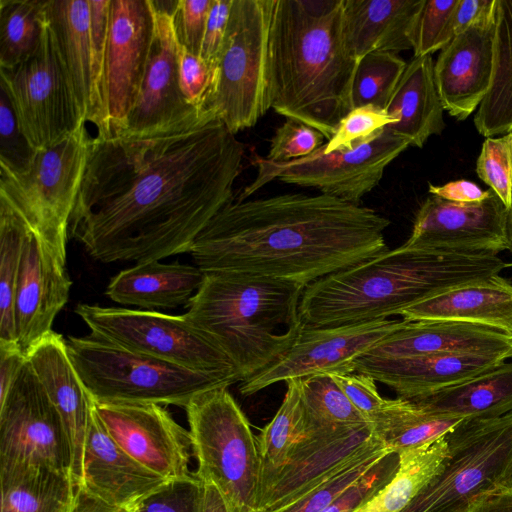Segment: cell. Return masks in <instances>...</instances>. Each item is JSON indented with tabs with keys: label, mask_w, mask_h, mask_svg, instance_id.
I'll return each mask as SVG.
<instances>
[{
	"label": "cell",
	"mask_w": 512,
	"mask_h": 512,
	"mask_svg": "<svg viewBox=\"0 0 512 512\" xmlns=\"http://www.w3.org/2000/svg\"><path fill=\"white\" fill-rule=\"evenodd\" d=\"M44 11L79 121L92 123L97 136H110L93 76L89 0H45Z\"/></svg>",
	"instance_id": "cell-21"
},
{
	"label": "cell",
	"mask_w": 512,
	"mask_h": 512,
	"mask_svg": "<svg viewBox=\"0 0 512 512\" xmlns=\"http://www.w3.org/2000/svg\"><path fill=\"white\" fill-rule=\"evenodd\" d=\"M44 6L45 0H0V69H12L37 51Z\"/></svg>",
	"instance_id": "cell-39"
},
{
	"label": "cell",
	"mask_w": 512,
	"mask_h": 512,
	"mask_svg": "<svg viewBox=\"0 0 512 512\" xmlns=\"http://www.w3.org/2000/svg\"><path fill=\"white\" fill-rule=\"evenodd\" d=\"M463 353L512 358V335L484 325L451 320L408 321L365 355L382 358Z\"/></svg>",
	"instance_id": "cell-26"
},
{
	"label": "cell",
	"mask_w": 512,
	"mask_h": 512,
	"mask_svg": "<svg viewBox=\"0 0 512 512\" xmlns=\"http://www.w3.org/2000/svg\"><path fill=\"white\" fill-rule=\"evenodd\" d=\"M404 319H384L327 328H303L292 346L275 362L240 382L250 396L268 386L311 375L355 372V362L377 343L399 329Z\"/></svg>",
	"instance_id": "cell-15"
},
{
	"label": "cell",
	"mask_w": 512,
	"mask_h": 512,
	"mask_svg": "<svg viewBox=\"0 0 512 512\" xmlns=\"http://www.w3.org/2000/svg\"><path fill=\"white\" fill-rule=\"evenodd\" d=\"M429 193L451 202L476 203L486 199L491 194V189L482 190L475 183L461 179L440 186L430 184Z\"/></svg>",
	"instance_id": "cell-56"
},
{
	"label": "cell",
	"mask_w": 512,
	"mask_h": 512,
	"mask_svg": "<svg viewBox=\"0 0 512 512\" xmlns=\"http://www.w3.org/2000/svg\"><path fill=\"white\" fill-rule=\"evenodd\" d=\"M394 123V119L385 109L372 105L353 108L339 122L333 136L325 143L326 153L353 147L355 143L366 140L386 126Z\"/></svg>",
	"instance_id": "cell-46"
},
{
	"label": "cell",
	"mask_w": 512,
	"mask_h": 512,
	"mask_svg": "<svg viewBox=\"0 0 512 512\" xmlns=\"http://www.w3.org/2000/svg\"><path fill=\"white\" fill-rule=\"evenodd\" d=\"M385 110L394 119L386 126L421 148L445 128L442 105L434 78L432 56L413 57L404 70Z\"/></svg>",
	"instance_id": "cell-31"
},
{
	"label": "cell",
	"mask_w": 512,
	"mask_h": 512,
	"mask_svg": "<svg viewBox=\"0 0 512 512\" xmlns=\"http://www.w3.org/2000/svg\"><path fill=\"white\" fill-rule=\"evenodd\" d=\"M445 435L398 453L392 479L354 512H401L442 471L447 457Z\"/></svg>",
	"instance_id": "cell-35"
},
{
	"label": "cell",
	"mask_w": 512,
	"mask_h": 512,
	"mask_svg": "<svg viewBox=\"0 0 512 512\" xmlns=\"http://www.w3.org/2000/svg\"><path fill=\"white\" fill-rule=\"evenodd\" d=\"M231 7L232 0H213L208 15L200 57L213 73L224 43Z\"/></svg>",
	"instance_id": "cell-53"
},
{
	"label": "cell",
	"mask_w": 512,
	"mask_h": 512,
	"mask_svg": "<svg viewBox=\"0 0 512 512\" xmlns=\"http://www.w3.org/2000/svg\"><path fill=\"white\" fill-rule=\"evenodd\" d=\"M86 123L56 144L39 149L24 172L0 168V200L66 262L71 217L89 160Z\"/></svg>",
	"instance_id": "cell-8"
},
{
	"label": "cell",
	"mask_w": 512,
	"mask_h": 512,
	"mask_svg": "<svg viewBox=\"0 0 512 512\" xmlns=\"http://www.w3.org/2000/svg\"><path fill=\"white\" fill-rule=\"evenodd\" d=\"M167 481L126 453L109 435L93 408L79 487L102 501L130 510Z\"/></svg>",
	"instance_id": "cell-24"
},
{
	"label": "cell",
	"mask_w": 512,
	"mask_h": 512,
	"mask_svg": "<svg viewBox=\"0 0 512 512\" xmlns=\"http://www.w3.org/2000/svg\"><path fill=\"white\" fill-rule=\"evenodd\" d=\"M399 464L396 453L383 457L369 472L348 487L323 512H354L394 476Z\"/></svg>",
	"instance_id": "cell-49"
},
{
	"label": "cell",
	"mask_w": 512,
	"mask_h": 512,
	"mask_svg": "<svg viewBox=\"0 0 512 512\" xmlns=\"http://www.w3.org/2000/svg\"><path fill=\"white\" fill-rule=\"evenodd\" d=\"M35 151L18 125L6 92L0 87V168L24 172Z\"/></svg>",
	"instance_id": "cell-48"
},
{
	"label": "cell",
	"mask_w": 512,
	"mask_h": 512,
	"mask_svg": "<svg viewBox=\"0 0 512 512\" xmlns=\"http://www.w3.org/2000/svg\"><path fill=\"white\" fill-rule=\"evenodd\" d=\"M27 362L17 343H0V401L9 393Z\"/></svg>",
	"instance_id": "cell-55"
},
{
	"label": "cell",
	"mask_w": 512,
	"mask_h": 512,
	"mask_svg": "<svg viewBox=\"0 0 512 512\" xmlns=\"http://www.w3.org/2000/svg\"><path fill=\"white\" fill-rule=\"evenodd\" d=\"M28 232L25 222L0 200V343H17L15 297Z\"/></svg>",
	"instance_id": "cell-40"
},
{
	"label": "cell",
	"mask_w": 512,
	"mask_h": 512,
	"mask_svg": "<svg viewBox=\"0 0 512 512\" xmlns=\"http://www.w3.org/2000/svg\"><path fill=\"white\" fill-rule=\"evenodd\" d=\"M498 255L387 251L305 287L303 328H327L388 319L447 289L499 274Z\"/></svg>",
	"instance_id": "cell-4"
},
{
	"label": "cell",
	"mask_w": 512,
	"mask_h": 512,
	"mask_svg": "<svg viewBox=\"0 0 512 512\" xmlns=\"http://www.w3.org/2000/svg\"><path fill=\"white\" fill-rule=\"evenodd\" d=\"M507 208L491 190L481 202L456 203L429 196L419 207L411 234L401 247L459 254L507 250Z\"/></svg>",
	"instance_id": "cell-17"
},
{
	"label": "cell",
	"mask_w": 512,
	"mask_h": 512,
	"mask_svg": "<svg viewBox=\"0 0 512 512\" xmlns=\"http://www.w3.org/2000/svg\"><path fill=\"white\" fill-rule=\"evenodd\" d=\"M509 266H512V263H511V264H509Z\"/></svg>",
	"instance_id": "cell-61"
},
{
	"label": "cell",
	"mask_w": 512,
	"mask_h": 512,
	"mask_svg": "<svg viewBox=\"0 0 512 512\" xmlns=\"http://www.w3.org/2000/svg\"><path fill=\"white\" fill-rule=\"evenodd\" d=\"M204 272L197 266L152 260L116 274L105 294L112 301L155 311L187 306L200 288Z\"/></svg>",
	"instance_id": "cell-29"
},
{
	"label": "cell",
	"mask_w": 512,
	"mask_h": 512,
	"mask_svg": "<svg viewBox=\"0 0 512 512\" xmlns=\"http://www.w3.org/2000/svg\"><path fill=\"white\" fill-rule=\"evenodd\" d=\"M0 75V87L34 150L56 144L83 123L78 119L46 18L37 51L12 69H0Z\"/></svg>",
	"instance_id": "cell-13"
},
{
	"label": "cell",
	"mask_w": 512,
	"mask_h": 512,
	"mask_svg": "<svg viewBox=\"0 0 512 512\" xmlns=\"http://www.w3.org/2000/svg\"><path fill=\"white\" fill-rule=\"evenodd\" d=\"M283 401L272 420L257 436L262 458V475L282 468L310 436L300 379L286 382Z\"/></svg>",
	"instance_id": "cell-37"
},
{
	"label": "cell",
	"mask_w": 512,
	"mask_h": 512,
	"mask_svg": "<svg viewBox=\"0 0 512 512\" xmlns=\"http://www.w3.org/2000/svg\"><path fill=\"white\" fill-rule=\"evenodd\" d=\"M94 408L109 435L141 465L166 480L192 474L189 431L162 405L94 402Z\"/></svg>",
	"instance_id": "cell-18"
},
{
	"label": "cell",
	"mask_w": 512,
	"mask_h": 512,
	"mask_svg": "<svg viewBox=\"0 0 512 512\" xmlns=\"http://www.w3.org/2000/svg\"><path fill=\"white\" fill-rule=\"evenodd\" d=\"M27 361L59 414L71 450V475L79 486L93 400L69 357L66 339L51 332L27 353Z\"/></svg>",
	"instance_id": "cell-23"
},
{
	"label": "cell",
	"mask_w": 512,
	"mask_h": 512,
	"mask_svg": "<svg viewBox=\"0 0 512 512\" xmlns=\"http://www.w3.org/2000/svg\"><path fill=\"white\" fill-rule=\"evenodd\" d=\"M202 482L200 512H231L220 490L211 482Z\"/></svg>",
	"instance_id": "cell-59"
},
{
	"label": "cell",
	"mask_w": 512,
	"mask_h": 512,
	"mask_svg": "<svg viewBox=\"0 0 512 512\" xmlns=\"http://www.w3.org/2000/svg\"><path fill=\"white\" fill-rule=\"evenodd\" d=\"M244 154L210 108L153 132L93 137L69 231L103 263L189 253L234 199Z\"/></svg>",
	"instance_id": "cell-1"
},
{
	"label": "cell",
	"mask_w": 512,
	"mask_h": 512,
	"mask_svg": "<svg viewBox=\"0 0 512 512\" xmlns=\"http://www.w3.org/2000/svg\"><path fill=\"white\" fill-rule=\"evenodd\" d=\"M213 0H178L174 22L179 43L200 57Z\"/></svg>",
	"instance_id": "cell-51"
},
{
	"label": "cell",
	"mask_w": 512,
	"mask_h": 512,
	"mask_svg": "<svg viewBox=\"0 0 512 512\" xmlns=\"http://www.w3.org/2000/svg\"><path fill=\"white\" fill-rule=\"evenodd\" d=\"M473 121L486 138L512 132V0H497L493 79Z\"/></svg>",
	"instance_id": "cell-34"
},
{
	"label": "cell",
	"mask_w": 512,
	"mask_h": 512,
	"mask_svg": "<svg viewBox=\"0 0 512 512\" xmlns=\"http://www.w3.org/2000/svg\"><path fill=\"white\" fill-rule=\"evenodd\" d=\"M412 401L432 413L464 419L503 416L512 412V362Z\"/></svg>",
	"instance_id": "cell-32"
},
{
	"label": "cell",
	"mask_w": 512,
	"mask_h": 512,
	"mask_svg": "<svg viewBox=\"0 0 512 512\" xmlns=\"http://www.w3.org/2000/svg\"><path fill=\"white\" fill-rule=\"evenodd\" d=\"M71 512H129L112 506L78 486L75 503Z\"/></svg>",
	"instance_id": "cell-58"
},
{
	"label": "cell",
	"mask_w": 512,
	"mask_h": 512,
	"mask_svg": "<svg viewBox=\"0 0 512 512\" xmlns=\"http://www.w3.org/2000/svg\"><path fill=\"white\" fill-rule=\"evenodd\" d=\"M503 362L506 360L499 357L463 353L400 358L363 355L355 362V373L367 374L394 390L399 398L413 400L469 380Z\"/></svg>",
	"instance_id": "cell-25"
},
{
	"label": "cell",
	"mask_w": 512,
	"mask_h": 512,
	"mask_svg": "<svg viewBox=\"0 0 512 512\" xmlns=\"http://www.w3.org/2000/svg\"><path fill=\"white\" fill-rule=\"evenodd\" d=\"M353 406L371 423L382 409L385 398L378 392L376 381L367 374L331 375Z\"/></svg>",
	"instance_id": "cell-52"
},
{
	"label": "cell",
	"mask_w": 512,
	"mask_h": 512,
	"mask_svg": "<svg viewBox=\"0 0 512 512\" xmlns=\"http://www.w3.org/2000/svg\"><path fill=\"white\" fill-rule=\"evenodd\" d=\"M478 177L485 182L508 209L512 205V132L488 137L476 163Z\"/></svg>",
	"instance_id": "cell-44"
},
{
	"label": "cell",
	"mask_w": 512,
	"mask_h": 512,
	"mask_svg": "<svg viewBox=\"0 0 512 512\" xmlns=\"http://www.w3.org/2000/svg\"><path fill=\"white\" fill-rule=\"evenodd\" d=\"M274 0H232L224 43L205 108L237 134L271 108L268 39Z\"/></svg>",
	"instance_id": "cell-10"
},
{
	"label": "cell",
	"mask_w": 512,
	"mask_h": 512,
	"mask_svg": "<svg viewBox=\"0 0 512 512\" xmlns=\"http://www.w3.org/2000/svg\"><path fill=\"white\" fill-rule=\"evenodd\" d=\"M464 418L435 414L408 399H386L372 422V433L392 452L433 442Z\"/></svg>",
	"instance_id": "cell-36"
},
{
	"label": "cell",
	"mask_w": 512,
	"mask_h": 512,
	"mask_svg": "<svg viewBox=\"0 0 512 512\" xmlns=\"http://www.w3.org/2000/svg\"><path fill=\"white\" fill-rule=\"evenodd\" d=\"M496 6L497 0H459L454 14V34L493 18Z\"/></svg>",
	"instance_id": "cell-54"
},
{
	"label": "cell",
	"mask_w": 512,
	"mask_h": 512,
	"mask_svg": "<svg viewBox=\"0 0 512 512\" xmlns=\"http://www.w3.org/2000/svg\"><path fill=\"white\" fill-rule=\"evenodd\" d=\"M304 289L263 276L204 272L184 316L231 360L244 381L297 339L303 329L299 308Z\"/></svg>",
	"instance_id": "cell-5"
},
{
	"label": "cell",
	"mask_w": 512,
	"mask_h": 512,
	"mask_svg": "<svg viewBox=\"0 0 512 512\" xmlns=\"http://www.w3.org/2000/svg\"><path fill=\"white\" fill-rule=\"evenodd\" d=\"M389 453L392 451L373 434L371 440L361 450L340 464L311 489L277 509L257 512H323L339 495Z\"/></svg>",
	"instance_id": "cell-41"
},
{
	"label": "cell",
	"mask_w": 512,
	"mask_h": 512,
	"mask_svg": "<svg viewBox=\"0 0 512 512\" xmlns=\"http://www.w3.org/2000/svg\"><path fill=\"white\" fill-rule=\"evenodd\" d=\"M41 466L71 473L63 423L26 362L0 401V467Z\"/></svg>",
	"instance_id": "cell-14"
},
{
	"label": "cell",
	"mask_w": 512,
	"mask_h": 512,
	"mask_svg": "<svg viewBox=\"0 0 512 512\" xmlns=\"http://www.w3.org/2000/svg\"><path fill=\"white\" fill-rule=\"evenodd\" d=\"M398 315L408 321L467 322L512 335V283L499 274L469 281L416 303Z\"/></svg>",
	"instance_id": "cell-28"
},
{
	"label": "cell",
	"mask_w": 512,
	"mask_h": 512,
	"mask_svg": "<svg viewBox=\"0 0 512 512\" xmlns=\"http://www.w3.org/2000/svg\"><path fill=\"white\" fill-rule=\"evenodd\" d=\"M324 145L306 157L288 162H271L255 155L256 176L237 200H246L277 179L359 204L379 184L385 168L410 146L406 139L386 127L353 147L326 153Z\"/></svg>",
	"instance_id": "cell-12"
},
{
	"label": "cell",
	"mask_w": 512,
	"mask_h": 512,
	"mask_svg": "<svg viewBox=\"0 0 512 512\" xmlns=\"http://www.w3.org/2000/svg\"><path fill=\"white\" fill-rule=\"evenodd\" d=\"M407 63L394 52L373 51L358 60L351 102L352 109L372 105L385 109Z\"/></svg>",
	"instance_id": "cell-42"
},
{
	"label": "cell",
	"mask_w": 512,
	"mask_h": 512,
	"mask_svg": "<svg viewBox=\"0 0 512 512\" xmlns=\"http://www.w3.org/2000/svg\"><path fill=\"white\" fill-rule=\"evenodd\" d=\"M372 437V427L309 436L282 468L262 475L257 511L277 509L311 489Z\"/></svg>",
	"instance_id": "cell-27"
},
{
	"label": "cell",
	"mask_w": 512,
	"mask_h": 512,
	"mask_svg": "<svg viewBox=\"0 0 512 512\" xmlns=\"http://www.w3.org/2000/svg\"><path fill=\"white\" fill-rule=\"evenodd\" d=\"M202 482L195 474L169 480L137 502L130 512H200Z\"/></svg>",
	"instance_id": "cell-45"
},
{
	"label": "cell",
	"mask_w": 512,
	"mask_h": 512,
	"mask_svg": "<svg viewBox=\"0 0 512 512\" xmlns=\"http://www.w3.org/2000/svg\"><path fill=\"white\" fill-rule=\"evenodd\" d=\"M75 313L92 334L126 350L198 372L241 378L231 360L184 314L87 303L78 304Z\"/></svg>",
	"instance_id": "cell-11"
},
{
	"label": "cell",
	"mask_w": 512,
	"mask_h": 512,
	"mask_svg": "<svg viewBox=\"0 0 512 512\" xmlns=\"http://www.w3.org/2000/svg\"><path fill=\"white\" fill-rule=\"evenodd\" d=\"M177 1L153 0L156 26L140 92L118 133L141 134L164 129L198 115L203 109L190 105L179 84V41L174 14Z\"/></svg>",
	"instance_id": "cell-19"
},
{
	"label": "cell",
	"mask_w": 512,
	"mask_h": 512,
	"mask_svg": "<svg viewBox=\"0 0 512 512\" xmlns=\"http://www.w3.org/2000/svg\"><path fill=\"white\" fill-rule=\"evenodd\" d=\"M318 130L294 119L276 128L271 140L267 160L281 163L306 157L325 144Z\"/></svg>",
	"instance_id": "cell-47"
},
{
	"label": "cell",
	"mask_w": 512,
	"mask_h": 512,
	"mask_svg": "<svg viewBox=\"0 0 512 512\" xmlns=\"http://www.w3.org/2000/svg\"><path fill=\"white\" fill-rule=\"evenodd\" d=\"M67 351L95 403H152L185 408L198 393L241 382L236 375L190 370L138 354L92 333L68 336Z\"/></svg>",
	"instance_id": "cell-6"
},
{
	"label": "cell",
	"mask_w": 512,
	"mask_h": 512,
	"mask_svg": "<svg viewBox=\"0 0 512 512\" xmlns=\"http://www.w3.org/2000/svg\"><path fill=\"white\" fill-rule=\"evenodd\" d=\"M184 409L195 475L220 490L231 512H257L262 481L257 436L228 387L200 392Z\"/></svg>",
	"instance_id": "cell-7"
},
{
	"label": "cell",
	"mask_w": 512,
	"mask_h": 512,
	"mask_svg": "<svg viewBox=\"0 0 512 512\" xmlns=\"http://www.w3.org/2000/svg\"><path fill=\"white\" fill-rule=\"evenodd\" d=\"M445 439L442 471L401 512H468L483 494L512 488V412L464 419Z\"/></svg>",
	"instance_id": "cell-9"
},
{
	"label": "cell",
	"mask_w": 512,
	"mask_h": 512,
	"mask_svg": "<svg viewBox=\"0 0 512 512\" xmlns=\"http://www.w3.org/2000/svg\"><path fill=\"white\" fill-rule=\"evenodd\" d=\"M156 26L153 0H111L103 94L111 134L122 131L136 103Z\"/></svg>",
	"instance_id": "cell-16"
},
{
	"label": "cell",
	"mask_w": 512,
	"mask_h": 512,
	"mask_svg": "<svg viewBox=\"0 0 512 512\" xmlns=\"http://www.w3.org/2000/svg\"><path fill=\"white\" fill-rule=\"evenodd\" d=\"M179 84L186 101L204 109L212 88L214 73L211 68L179 43Z\"/></svg>",
	"instance_id": "cell-50"
},
{
	"label": "cell",
	"mask_w": 512,
	"mask_h": 512,
	"mask_svg": "<svg viewBox=\"0 0 512 512\" xmlns=\"http://www.w3.org/2000/svg\"><path fill=\"white\" fill-rule=\"evenodd\" d=\"M390 220L324 195L232 200L198 235L190 254L203 272H235L304 287L389 248Z\"/></svg>",
	"instance_id": "cell-2"
},
{
	"label": "cell",
	"mask_w": 512,
	"mask_h": 512,
	"mask_svg": "<svg viewBox=\"0 0 512 512\" xmlns=\"http://www.w3.org/2000/svg\"><path fill=\"white\" fill-rule=\"evenodd\" d=\"M300 388L309 432L337 434L372 427L331 375L302 378Z\"/></svg>",
	"instance_id": "cell-38"
},
{
	"label": "cell",
	"mask_w": 512,
	"mask_h": 512,
	"mask_svg": "<svg viewBox=\"0 0 512 512\" xmlns=\"http://www.w3.org/2000/svg\"><path fill=\"white\" fill-rule=\"evenodd\" d=\"M71 286L66 262L29 229L15 297L16 339L25 354L53 332V322L68 302Z\"/></svg>",
	"instance_id": "cell-20"
},
{
	"label": "cell",
	"mask_w": 512,
	"mask_h": 512,
	"mask_svg": "<svg viewBox=\"0 0 512 512\" xmlns=\"http://www.w3.org/2000/svg\"><path fill=\"white\" fill-rule=\"evenodd\" d=\"M495 30L496 15L455 35L434 62L442 105L457 120L478 109L491 87Z\"/></svg>",
	"instance_id": "cell-22"
},
{
	"label": "cell",
	"mask_w": 512,
	"mask_h": 512,
	"mask_svg": "<svg viewBox=\"0 0 512 512\" xmlns=\"http://www.w3.org/2000/svg\"><path fill=\"white\" fill-rule=\"evenodd\" d=\"M425 0H344L348 48L361 59L373 51L412 49V31Z\"/></svg>",
	"instance_id": "cell-30"
},
{
	"label": "cell",
	"mask_w": 512,
	"mask_h": 512,
	"mask_svg": "<svg viewBox=\"0 0 512 512\" xmlns=\"http://www.w3.org/2000/svg\"><path fill=\"white\" fill-rule=\"evenodd\" d=\"M358 60L348 48L344 0H274L268 39L270 107L327 141L352 110Z\"/></svg>",
	"instance_id": "cell-3"
},
{
	"label": "cell",
	"mask_w": 512,
	"mask_h": 512,
	"mask_svg": "<svg viewBox=\"0 0 512 512\" xmlns=\"http://www.w3.org/2000/svg\"><path fill=\"white\" fill-rule=\"evenodd\" d=\"M459 0H425L412 31L414 57L431 56L455 36L454 14Z\"/></svg>",
	"instance_id": "cell-43"
},
{
	"label": "cell",
	"mask_w": 512,
	"mask_h": 512,
	"mask_svg": "<svg viewBox=\"0 0 512 512\" xmlns=\"http://www.w3.org/2000/svg\"><path fill=\"white\" fill-rule=\"evenodd\" d=\"M130 512V511H129Z\"/></svg>",
	"instance_id": "cell-62"
},
{
	"label": "cell",
	"mask_w": 512,
	"mask_h": 512,
	"mask_svg": "<svg viewBox=\"0 0 512 512\" xmlns=\"http://www.w3.org/2000/svg\"><path fill=\"white\" fill-rule=\"evenodd\" d=\"M0 512H71L78 485L68 471L48 467H0Z\"/></svg>",
	"instance_id": "cell-33"
},
{
	"label": "cell",
	"mask_w": 512,
	"mask_h": 512,
	"mask_svg": "<svg viewBox=\"0 0 512 512\" xmlns=\"http://www.w3.org/2000/svg\"><path fill=\"white\" fill-rule=\"evenodd\" d=\"M468 512H512V488L502 487L478 497Z\"/></svg>",
	"instance_id": "cell-57"
},
{
	"label": "cell",
	"mask_w": 512,
	"mask_h": 512,
	"mask_svg": "<svg viewBox=\"0 0 512 512\" xmlns=\"http://www.w3.org/2000/svg\"><path fill=\"white\" fill-rule=\"evenodd\" d=\"M505 233L507 239V250L512 253V205L507 209L505 220Z\"/></svg>",
	"instance_id": "cell-60"
}]
</instances>
